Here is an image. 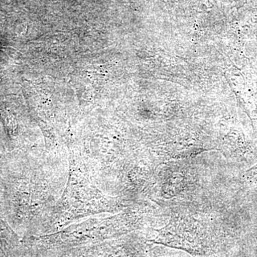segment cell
<instances>
[{"label": "cell", "instance_id": "1", "mask_svg": "<svg viewBox=\"0 0 257 257\" xmlns=\"http://www.w3.org/2000/svg\"><path fill=\"white\" fill-rule=\"evenodd\" d=\"M156 242L184 250L194 257H217L212 238L207 231L197 229L183 219L171 221L159 231Z\"/></svg>", "mask_w": 257, "mask_h": 257}, {"label": "cell", "instance_id": "2", "mask_svg": "<svg viewBox=\"0 0 257 257\" xmlns=\"http://www.w3.org/2000/svg\"><path fill=\"white\" fill-rule=\"evenodd\" d=\"M243 179L250 185L257 187V164L245 172Z\"/></svg>", "mask_w": 257, "mask_h": 257}]
</instances>
